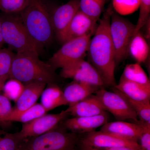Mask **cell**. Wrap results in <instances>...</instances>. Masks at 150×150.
I'll return each instance as SVG.
<instances>
[{
  "label": "cell",
  "mask_w": 150,
  "mask_h": 150,
  "mask_svg": "<svg viewBox=\"0 0 150 150\" xmlns=\"http://www.w3.org/2000/svg\"><path fill=\"white\" fill-rule=\"evenodd\" d=\"M112 11V6H110L99 19L95 32L91 38L87 54L88 62L99 73L105 85L114 87L116 84V66L109 29Z\"/></svg>",
  "instance_id": "6da1fadb"
},
{
  "label": "cell",
  "mask_w": 150,
  "mask_h": 150,
  "mask_svg": "<svg viewBox=\"0 0 150 150\" xmlns=\"http://www.w3.org/2000/svg\"><path fill=\"white\" fill-rule=\"evenodd\" d=\"M19 13L22 22L40 48L52 42L55 33L51 16L41 0H29Z\"/></svg>",
  "instance_id": "7a4b0ae2"
},
{
  "label": "cell",
  "mask_w": 150,
  "mask_h": 150,
  "mask_svg": "<svg viewBox=\"0 0 150 150\" xmlns=\"http://www.w3.org/2000/svg\"><path fill=\"white\" fill-rule=\"evenodd\" d=\"M38 54L34 52L15 54L10 78L23 84L33 81L53 83L56 79L55 70L49 64L41 61Z\"/></svg>",
  "instance_id": "3957f363"
},
{
  "label": "cell",
  "mask_w": 150,
  "mask_h": 150,
  "mask_svg": "<svg viewBox=\"0 0 150 150\" xmlns=\"http://www.w3.org/2000/svg\"><path fill=\"white\" fill-rule=\"evenodd\" d=\"M0 19L3 40L10 49L14 50L16 53H39L40 48L30 37L20 16L4 13Z\"/></svg>",
  "instance_id": "277c9868"
},
{
  "label": "cell",
  "mask_w": 150,
  "mask_h": 150,
  "mask_svg": "<svg viewBox=\"0 0 150 150\" xmlns=\"http://www.w3.org/2000/svg\"><path fill=\"white\" fill-rule=\"evenodd\" d=\"M79 139L78 134L55 128L40 136L25 140L21 150H77Z\"/></svg>",
  "instance_id": "5b68a950"
},
{
  "label": "cell",
  "mask_w": 150,
  "mask_h": 150,
  "mask_svg": "<svg viewBox=\"0 0 150 150\" xmlns=\"http://www.w3.org/2000/svg\"><path fill=\"white\" fill-rule=\"evenodd\" d=\"M109 29L117 66L129 54V44L134 35L135 25L113 11L110 17Z\"/></svg>",
  "instance_id": "8992f818"
},
{
  "label": "cell",
  "mask_w": 150,
  "mask_h": 150,
  "mask_svg": "<svg viewBox=\"0 0 150 150\" xmlns=\"http://www.w3.org/2000/svg\"><path fill=\"white\" fill-rule=\"evenodd\" d=\"M93 35H86L68 40L49 59V64L54 70L64 68L81 59H84Z\"/></svg>",
  "instance_id": "52a82bcc"
},
{
  "label": "cell",
  "mask_w": 150,
  "mask_h": 150,
  "mask_svg": "<svg viewBox=\"0 0 150 150\" xmlns=\"http://www.w3.org/2000/svg\"><path fill=\"white\" fill-rule=\"evenodd\" d=\"M95 94L105 111L110 112L118 121L130 120L134 123L139 122L137 113L114 87L112 92L108 91L104 88H101Z\"/></svg>",
  "instance_id": "ba28073f"
},
{
  "label": "cell",
  "mask_w": 150,
  "mask_h": 150,
  "mask_svg": "<svg viewBox=\"0 0 150 150\" xmlns=\"http://www.w3.org/2000/svg\"><path fill=\"white\" fill-rule=\"evenodd\" d=\"M62 77L72 79L73 80L97 87L106 86L99 73L91 63L81 59L62 68Z\"/></svg>",
  "instance_id": "9c48e42d"
},
{
  "label": "cell",
  "mask_w": 150,
  "mask_h": 150,
  "mask_svg": "<svg viewBox=\"0 0 150 150\" xmlns=\"http://www.w3.org/2000/svg\"><path fill=\"white\" fill-rule=\"evenodd\" d=\"M68 115L67 110L57 114H45L28 123H23L21 131L17 133L19 138L23 141L38 137L55 129Z\"/></svg>",
  "instance_id": "30bf717a"
},
{
  "label": "cell",
  "mask_w": 150,
  "mask_h": 150,
  "mask_svg": "<svg viewBox=\"0 0 150 150\" xmlns=\"http://www.w3.org/2000/svg\"><path fill=\"white\" fill-rule=\"evenodd\" d=\"M98 21L79 10L65 30L57 37L62 44L68 40L86 35H93Z\"/></svg>",
  "instance_id": "8fae6325"
},
{
  "label": "cell",
  "mask_w": 150,
  "mask_h": 150,
  "mask_svg": "<svg viewBox=\"0 0 150 150\" xmlns=\"http://www.w3.org/2000/svg\"><path fill=\"white\" fill-rule=\"evenodd\" d=\"M79 146L99 149L120 146L141 148L137 142L123 139L100 131H95L86 133L81 138H79Z\"/></svg>",
  "instance_id": "7c38bea8"
},
{
  "label": "cell",
  "mask_w": 150,
  "mask_h": 150,
  "mask_svg": "<svg viewBox=\"0 0 150 150\" xmlns=\"http://www.w3.org/2000/svg\"><path fill=\"white\" fill-rule=\"evenodd\" d=\"M107 112L100 115L86 117H74L65 121V129L76 134L88 133L103 126L108 122Z\"/></svg>",
  "instance_id": "4fadbf2b"
},
{
  "label": "cell",
  "mask_w": 150,
  "mask_h": 150,
  "mask_svg": "<svg viewBox=\"0 0 150 150\" xmlns=\"http://www.w3.org/2000/svg\"><path fill=\"white\" fill-rule=\"evenodd\" d=\"M100 131L123 139L138 143L142 127L139 121L138 123H131L118 121L107 122L101 126Z\"/></svg>",
  "instance_id": "5bb4252c"
},
{
  "label": "cell",
  "mask_w": 150,
  "mask_h": 150,
  "mask_svg": "<svg viewBox=\"0 0 150 150\" xmlns=\"http://www.w3.org/2000/svg\"><path fill=\"white\" fill-rule=\"evenodd\" d=\"M79 9L80 0H70L54 11L51 20L56 38L67 28Z\"/></svg>",
  "instance_id": "9a60e30c"
},
{
  "label": "cell",
  "mask_w": 150,
  "mask_h": 150,
  "mask_svg": "<svg viewBox=\"0 0 150 150\" xmlns=\"http://www.w3.org/2000/svg\"><path fill=\"white\" fill-rule=\"evenodd\" d=\"M47 84L41 82L33 81L24 84L23 91L17 100L16 107L12 112H21L36 103Z\"/></svg>",
  "instance_id": "2e32d148"
},
{
  "label": "cell",
  "mask_w": 150,
  "mask_h": 150,
  "mask_svg": "<svg viewBox=\"0 0 150 150\" xmlns=\"http://www.w3.org/2000/svg\"><path fill=\"white\" fill-rule=\"evenodd\" d=\"M74 117H86L103 114L106 111L95 95H91L66 109Z\"/></svg>",
  "instance_id": "e0dca14e"
},
{
  "label": "cell",
  "mask_w": 150,
  "mask_h": 150,
  "mask_svg": "<svg viewBox=\"0 0 150 150\" xmlns=\"http://www.w3.org/2000/svg\"><path fill=\"white\" fill-rule=\"evenodd\" d=\"M100 88L73 81L65 88L63 92L64 98L69 106L83 100L95 93Z\"/></svg>",
  "instance_id": "ac0fdd59"
},
{
  "label": "cell",
  "mask_w": 150,
  "mask_h": 150,
  "mask_svg": "<svg viewBox=\"0 0 150 150\" xmlns=\"http://www.w3.org/2000/svg\"><path fill=\"white\" fill-rule=\"evenodd\" d=\"M113 87L130 99L138 101H150V86L120 79L119 83Z\"/></svg>",
  "instance_id": "d6986e66"
},
{
  "label": "cell",
  "mask_w": 150,
  "mask_h": 150,
  "mask_svg": "<svg viewBox=\"0 0 150 150\" xmlns=\"http://www.w3.org/2000/svg\"><path fill=\"white\" fill-rule=\"evenodd\" d=\"M40 96V104L47 111L62 105H67L63 91L54 84H49V86L43 90Z\"/></svg>",
  "instance_id": "ffe728a7"
},
{
  "label": "cell",
  "mask_w": 150,
  "mask_h": 150,
  "mask_svg": "<svg viewBox=\"0 0 150 150\" xmlns=\"http://www.w3.org/2000/svg\"><path fill=\"white\" fill-rule=\"evenodd\" d=\"M149 44L140 31L134 34L129 47V54L139 64L144 63L149 54Z\"/></svg>",
  "instance_id": "44dd1931"
},
{
  "label": "cell",
  "mask_w": 150,
  "mask_h": 150,
  "mask_svg": "<svg viewBox=\"0 0 150 150\" xmlns=\"http://www.w3.org/2000/svg\"><path fill=\"white\" fill-rule=\"evenodd\" d=\"M120 79L143 85L150 86L147 75L138 63L126 65Z\"/></svg>",
  "instance_id": "7402d4cb"
},
{
  "label": "cell",
  "mask_w": 150,
  "mask_h": 150,
  "mask_svg": "<svg viewBox=\"0 0 150 150\" xmlns=\"http://www.w3.org/2000/svg\"><path fill=\"white\" fill-rule=\"evenodd\" d=\"M47 111L41 104H36L21 112H11L6 122L17 121L25 123L46 114Z\"/></svg>",
  "instance_id": "603a6c76"
},
{
  "label": "cell",
  "mask_w": 150,
  "mask_h": 150,
  "mask_svg": "<svg viewBox=\"0 0 150 150\" xmlns=\"http://www.w3.org/2000/svg\"><path fill=\"white\" fill-rule=\"evenodd\" d=\"M109 0H80V10L98 21Z\"/></svg>",
  "instance_id": "cb8c5ba5"
},
{
  "label": "cell",
  "mask_w": 150,
  "mask_h": 150,
  "mask_svg": "<svg viewBox=\"0 0 150 150\" xmlns=\"http://www.w3.org/2000/svg\"><path fill=\"white\" fill-rule=\"evenodd\" d=\"M117 91L134 109L137 113L138 118H139V121L150 123V101H142L134 100L130 99Z\"/></svg>",
  "instance_id": "d4e9b609"
},
{
  "label": "cell",
  "mask_w": 150,
  "mask_h": 150,
  "mask_svg": "<svg viewBox=\"0 0 150 150\" xmlns=\"http://www.w3.org/2000/svg\"><path fill=\"white\" fill-rule=\"evenodd\" d=\"M23 142L17 133L11 134L0 129V150H21Z\"/></svg>",
  "instance_id": "484cf974"
},
{
  "label": "cell",
  "mask_w": 150,
  "mask_h": 150,
  "mask_svg": "<svg viewBox=\"0 0 150 150\" xmlns=\"http://www.w3.org/2000/svg\"><path fill=\"white\" fill-rule=\"evenodd\" d=\"M112 8L118 14L126 16L139 8L140 0H112Z\"/></svg>",
  "instance_id": "4316f807"
},
{
  "label": "cell",
  "mask_w": 150,
  "mask_h": 150,
  "mask_svg": "<svg viewBox=\"0 0 150 150\" xmlns=\"http://www.w3.org/2000/svg\"><path fill=\"white\" fill-rule=\"evenodd\" d=\"M24 85L21 82L16 79L10 78L5 83L2 90L4 95L10 100L16 102L23 91Z\"/></svg>",
  "instance_id": "83f0119b"
},
{
  "label": "cell",
  "mask_w": 150,
  "mask_h": 150,
  "mask_svg": "<svg viewBox=\"0 0 150 150\" xmlns=\"http://www.w3.org/2000/svg\"><path fill=\"white\" fill-rule=\"evenodd\" d=\"M15 54L8 48L0 49V77L8 79Z\"/></svg>",
  "instance_id": "f1b7e54d"
},
{
  "label": "cell",
  "mask_w": 150,
  "mask_h": 150,
  "mask_svg": "<svg viewBox=\"0 0 150 150\" xmlns=\"http://www.w3.org/2000/svg\"><path fill=\"white\" fill-rule=\"evenodd\" d=\"M29 0H0V10L4 13H20L27 6Z\"/></svg>",
  "instance_id": "f546056e"
},
{
  "label": "cell",
  "mask_w": 150,
  "mask_h": 150,
  "mask_svg": "<svg viewBox=\"0 0 150 150\" xmlns=\"http://www.w3.org/2000/svg\"><path fill=\"white\" fill-rule=\"evenodd\" d=\"M139 14L137 24L135 25L134 35L139 31L150 20V0H140Z\"/></svg>",
  "instance_id": "4dcf8cb0"
},
{
  "label": "cell",
  "mask_w": 150,
  "mask_h": 150,
  "mask_svg": "<svg viewBox=\"0 0 150 150\" xmlns=\"http://www.w3.org/2000/svg\"><path fill=\"white\" fill-rule=\"evenodd\" d=\"M142 127L139 145L142 150H150V123L139 121Z\"/></svg>",
  "instance_id": "1f68e13d"
},
{
  "label": "cell",
  "mask_w": 150,
  "mask_h": 150,
  "mask_svg": "<svg viewBox=\"0 0 150 150\" xmlns=\"http://www.w3.org/2000/svg\"><path fill=\"white\" fill-rule=\"evenodd\" d=\"M13 108L10 100L4 95H0V122H6Z\"/></svg>",
  "instance_id": "d6a6232c"
},
{
  "label": "cell",
  "mask_w": 150,
  "mask_h": 150,
  "mask_svg": "<svg viewBox=\"0 0 150 150\" xmlns=\"http://www.w3.org/2000/svg\"><path fill=\"white\" fill-rule=\"evenodd\" d=\"M81 150H142L140 148L131 147L128 146L114 147L108 148H95L90 147L79 146Z\"/></svg>",
  "instance_id": "836d02e7"
},
{
  "label": "cell",
  "mask_w": 150,
  "mask_h": 150,
  "mask_svg": "<svg viewBox=\"0 0 150 150\" xmlns=\"http://www.w3.org/2000/svg\"><path fill=\"white\" fill-rule=\"evenodd\" d=\"M4 44V43L3 40L2 34L1 24V19H0V49L2 48Z\"/></svg>",
  "instance_id": "e575fe53"
},
{
  "label": "cell",
  "mask_w": 150,
  "mask_h": 150,
  "mask_svg": "<svg viewBox=\"0 0 150 150\" xmlns=\"http://www.w3.org/2000/svg\"><path fill=\"white\" fill-rule=\"evenodd\" d=\"M7 80L4 78L0 77V84H4L6 82Z\"/></svg>",
  "instance_id": "d590c367"
},
{
  "label": "cell",
  "mask_w": 150,
  "mask_h": 150,
  "mask_svg": "<svg viewBox=\"0 0 150 150\" xmlns=\"http://www.w3.org/2000/svg\"><path fill=\"white\" fill-rule=\"evenodd\" d=\"M4 84H0V92L2 90L3 86H4Z\"/></svg>",
  "instance_id": "8d00e7d4"
}]
</instances>
